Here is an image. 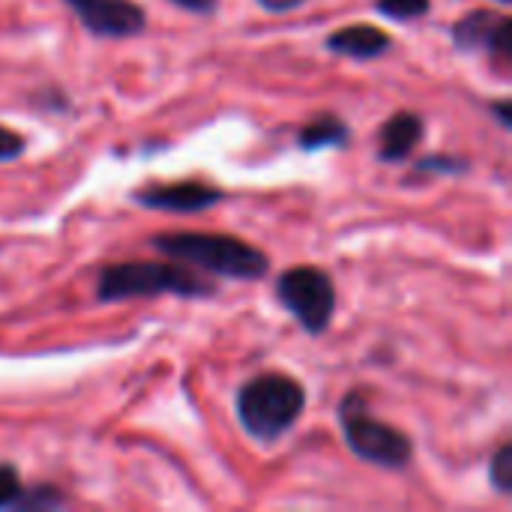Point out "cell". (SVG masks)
Returning a JSON list of instances; mask_svg holds the SVG:
<instances>
[{
    "label": "cell",
    "mask_w": 512,
    "mask_h": 512,
    "mask_svg": "<svg viewBox=\"0 0 512 512\" xmlns=\"http://www.w3.org/2000/svg\"><path fill=\"white\" fill-rule=\"evenodd\" d=\"M150 249L189 270H201L207 276H222L234 282H258L270 273V258L258 246L231 234L171 231L150 237Z\"/></svg>",
    "instance_id": "obj_1"
},
{
    "label": "cell",
    "mask_w": 512,
    "mask_h": 512,
    "mask_svg": "<svg viewBox=\"0 0 512 512\" xmlns=\"http://www.w3.org/2000/svg\"><path fill=\"white\" fill-rule=\"evenodd\" d=\"M306 411V387L285 372H261L237 390V420L261 444H279Z\"/></svg>",
    "instance_id": "obj_2"
},
{
    "label": "cell",
    "mask_w": 512,
    "mask_h": 512,
    "mask_svg": "<svg viewBox=\"0 0 512 512\" xmlns=\"http://www.w3.org/2000/svg\"><path fill=\"white\" fill-rule=\"evenodd\" d=\"M216 285L195 270L177 261H120L105 264L96 276V300L99 303H123L141 297L174 294L183 300H207L216 297Z\"/></svg>",
    "instance_id": "obj_3"
},
{
    "label": "cell",
    "mask_w": 512,
    "mask_h": 512,
    "mask_svg": "<svg viewBox=\"0 0 512 512\" xmlns=\"http://www.w3.org/2000/svg\"><path fill=\"white\" fill-rule=\"evenodd\" d=\"M339 426H342L348 450L366 465H375L384 471H405L414 462L411 438L402 429L375 420L363 390H351L339 402Z\"/></svg>",
    "instance_id": "obj_4"
},
{
    "label": "cell",
    "mask_w": 512,
    "mask_h": 512,
    "mask_svg": "<svg viewBox=\"0 0 512 512\" xmlns=\"http://www.w3.org/2000/svg\"><path fill=\"white\" fill-rule=\"evenodd\" d=\"M276 300L309 336L327 333L336 315V285L327 270L312 264L288 267L279 273Z\"/></svg>",
    "instance_id": "obj_5"
},
{
    "label": "cell",
    "mask_w": 512,
    "mask_h": 512,
    "mask_svg": "<svg viewBox=\"0 0 512 512\" xmlns=\"http://www.w3.org/2000/svg\"><path fill=\"white\" fill-rule=\"evenodd\" d=\"M450 36L462 54H489L498 60L512 57V21L504 12L474 9L453 24Z\"/></svg>",
    "instance_id": "obj_6"
},
{
    "label": "cell",
    "mask_w": 512,
    "mask_h": 512,
    "mask_svg": "<svg viewBox=\"0 0 512 512\" xmlns=\"http://www.w3.org/2000/svg\"><path fill=\"white\" fill-rule=\"evenodd\" d=\"M138 207L162 210V213H201L225 201V192L204 180H180V183H147L129 195Z\"/></svg>",
    "instance_id": "obj_7"
},
{
    "label": "cell",
    "mask_w": 512,
    "mask_h": 512,
    "mask_svg": "<svg viewBox=\"0 0 512 512\" xmlns=\"http://www.w3.org/2000/svg\"><path fill=\"white\" fill-rule=\"evenodd\" d=\"M66 6L93 36L129 39L147 27V12L135 0H66Z\"/></svg>",
    "instance_id": "obj_8"
},
{
    "label": "cell",
    "mask_w": 512,
    "mask_h": 512,
    "mask_svg": "<svg viewBox=\"0 0 512 512\" xmlns=\"http://www.w3.org/2000/svg\"><path fill=\"white\" fill-rule=\"evenodd\" d=\"M426 138V123L414 111H396L390 120H384L378 132V159L381 162H405L420 141Z\"/></svg>",
    "instance_id": "obj_9"
},
{
    "label": "cell",
    "mask_w": 512,
    "mask_h": 512,
    "mask_svg": "<svg viewBox=\"0 0 512 512\" xmlns=\"http://www.w3.org/2000/svg\"><path fill=\"white\" fill-rule=\"evenodd\" d=\"M393 48V36L375 24H348L327 36V51L351 60H378Z\"/></svg>",
    "instance_id": "obj_10"
},
{
    "label": "cell",
    "mask_w": 512,
    "mask_h": 512,
    "mask_svg": "<svg viewBox=\"0 0 512 512\" xmlns=\"http://www.w3.org/2000/svg\"><path fill=\"white\" fill-rule=\"evenodd\" d=\"M351 144V126L339 114H318L297 132V147L306 153L327 150V147H348Z\"/></svg>",
    "instance_id": "obj_11"
},
{
    "label": "cell",
    "mask_w": 512,
    "mask_h": 512,
    "mask_svg": "<svg viewBox=\"0 0 512 512\" xmlns=\"http://www.w3.org/2000/svg\"><path fill=\"white\" fill-rule=\"evenodd\" d=\"M66 504H69V495H66L60 486L39 483V486H33V489H27V486H24L21 501H18V507H15V510L48 512V510H60V507H66Z\"/></svg>",
    "instance_id": "obj_12"
},
{
    "label": "cell",
    "mask_w": 512,
    "mask_h": 512,
    "mask_svg": "<svg viewBox=\"0 0 512 512\" xmlns=\"http://www.w3.org/2000/svg\"><path fill=\"white\" fill-rule=\"evenodd\" d=\"M465 171H471V162L465 156H456V153H429L423 159H417L414 165V174L426 177H462Z\"/></svg>",
    "instance_id": "obj_13"
},
{
    "label": "cell",
    "mask_w": 512,
    "mask_h": 512,
    "mask_svg": "<svg viewBox=\"0 0 512 512\" xmlns=\"http://www.w3.org/2000/svg\"><path fill=\"white\" fill-rule=\"evenodd\" d=\"M432 0H375V12L393 21H414L429 15Z\"/></svg>",
    "instance_id": "obj_14"
},
{
    "label": "cell",
    "mask_w": 512,
    "mask_h": 512,
    "mask_svg": "<svg viewBox=\"0 0 512 512\" xmlns=\"http://www.w3.org/2000/svg\"><path fill=\"white\" fill-rule=\"evenodd\" d=\"M489 483L495 486V492L510 495L512 492V444H501L489 462Z\"/></svg>",
    "instance_id": "obj_15"
},
{
    "label": "cell",
    "mask_w": 512,
    "mask_h": 512,
    "mask_svg": "<svg viewBox=\"0 0 512 512\" xmlns=\"http://www.w3.org/2000/svg\"><path fill=\"white\" fill-rule=\"evenodd\" d=\"M24 483L15 465H0V510H15L21 501Z\"/></svg>",
    "instance_id": "obj_16"
},
{
    "label": "cell",
    "mask_w": 512,
    "mask_h": 512,
    "mask_svg": "<svg viewBox=\"0 0 512 512\" xmlns=\"http://www.w3.org/2000/svg\"><path fill=\"white\" fill-rule=\"evenodd\" d=\"M24 150H27L24 135H18L15 129L0 123V162H15L24 156Z\"/></svg>",
    "instance_id": "obj_17"
},
{
    "label": "cell",
    "mask_w": 512,
    "mask_h": 512,
    "mask_svg": "<svg viewBox=\"0 0 512 512\" xmlns=\"http://www.w3.org/2000/svg\"><path fill=\"white\" fill-rule=\"evenodd\" d=\"M186 12H195V15H213L219 9V0H168Z\"/></svg>",
    "instance_id": "obj_18"
},
{
    "label": "cell",
    "mask_w": 512,
    "mask_h": 512,
    "mask_svg": "<svg viewBox=\"0 0 512 512\" xmlns=\"http://www.w3.org/2000/svg\"><path fill=\"white\" fill-rule=\"evenodd\" d=\"M267 12H273V15H285V12H294V9H300L306 0H258Z\"/></svg>",
    "instance_id": "obj_19"
},
{
    "label": "cell",
    "mask_w": 512,
    "mask_h": 512,
    "mask_svg": "<svg viewBox=\"0 0 512 512\" xmlns=\"http://www.w3.org/2000/svg\"><path fill=\"white\" fill-rule=\"evenodd\" d=\"M489 108L495 111V117L501 120V126H504V129H512V102L510 99H498V102H492Z\"/></svg>",
    "instance_id": "obj_20"
},
{
    "label": "cell",
    "mask_w": 512,
    "mask_h": 512,
    "mask_svg": "<svg viewBox=\"0 0 512 512\" xmlns=\"http://www.w3.org/2000/svg\"><path fill=\"white\" fill-rule=\"evenodd\" d=\"M498 3H501V6H510L512 0H498Z\"/></svg>",
    "instance_id": "obj_21"
}]
</instances>
